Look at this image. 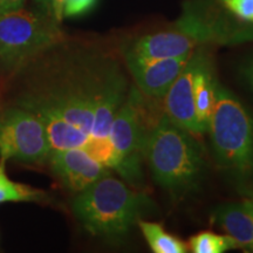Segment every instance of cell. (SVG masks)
I'll use <instances>...</instances> for the list:
<instances>
[{"label": "cell", "instance_id": "cell-4", "mask_svg": "<svg viewBox=\"0 0 253 253\" xmlns=\"http://www.w3.org/2000/svg\"><path fill=\"white\" fill-rule=\"evenodd\" d=\"M144 156L155 182L169 194L182 197L198 188L205 169L201 147L166 114L150 130Z\"/></svg>", "mask_w": 253, "mask_h": 253}, {"label": "cell", "instance_id": "cell-23", "mask_svg": "<svg viewBox=\"0 0 253 253\" xmlns=\"http://www.w3.org/2000/svg\"><path fill=\"white\" fill-rule=\"evenodd\" d=\"M34 1H36V4L39 6L41 11L45 12L46 14H48V8H47V0H34Z\"/></svg>", "mask_w": 253, "mask_h": 253}, {"label": "cell", "instance_id": "cell-16", "mask_svg": "<svg viewBox=\"0 0 253 253\" xmlns=\"http://www.w3.org/2000/svg\"><path fill=\"white\" fill-rule=\"evenodd\" d=\"M138 226L148 245L155 253H185L188 246L177 237L170 235L161 224L138 220Z\"/></svg>", "mask_w": 253, "mask_h": 253}, {"label": "cell", "instance_id": "cell-8", "mask_svg": "<svg viewBox=\"0 0 253 253\" xmlns=\"http://www.w3.org/2000/svg\"><path fill=\"white\" fill-rule=\"evenodd\" d=\"M52 147L45 126L34 113L19 106L0 119V158L45 163Z\"/></svg>", "mask_w": 253, "mask_h": 253}, {"label": "cell", "instance_id": "cell-18", "mask_svg": "<svg viewBox=\"0 0 253 253\" xmlns=\"http://www.w3.org/2000/svg\"><path fill=\"white\" fill-rule=\"evenodd\" d=\"M231 13L242 20L253 23V0H219Z\"/></svg>", "mask_w": 253, "mask_h": 253}, {"label": "cell", "instance_id": "cell-13", "mask_svg": "<svg viewBox=\"0 0 253 253\" xmlns=\"http://www.w3.org/2000/svg\"><path fill=\"white\" fill-rule=\"evenodd\" d=\"M212 220L235 240L237 248L250 250L253 245V194L240 203L219 205Z\"/></svg>", "mask_w": 253, "mask_h": 253}, {"label": "cell", "instance_id": "cell-15", "mask_svg": "<svg viewBox=\"0 0 253 253\" xmlns=\"http://www.w3.org/2000/svg\"><path fill=\"white\" fill-rule=\"evenodd\" d=\"M6 160L0 158V204L7 202H33L41 203L48 199L42 190L12 181L6 173Z\"/></svg>", "mask_w": 253, "mask_h": 253}, {"label": "cell", "instance_id": "cell-22", "mask_svg": "<svg viewBox=\"0 0 253 253\" xmlns=\"http://www.w3.org/2000/svg\"><path fill=\"white\" fill-rule=\"evenodd\" d=\"M26 0H0V14L23 8Z\"/></svg>", "mask_w": 253, "mask_h": 253}, {"label": "cell", "instance_id": "cell-9", "mask_svg": "<svg viewBox=\"0 0 253 253\" xmlns=\"http://www.w3.org/2000/svg\"><path fill=\"white\" fill-rule=\"evenodd\" d=\"M203 45L194 49L188 63L164 95V114L177 126L192 135H202L196 116L194 77L201 60Z\"/></svg>", "mask_w": 253, "mask_h": 253}, {"label": "cell", "instance_id": "cell-1", "mask_svg": "<svg viewBox=\"0 0 253 253\" xmlns=\"http://www.w3.org/2000/svg\"><path fill=\"white\" fill-rule=\"evenodd\" d=\"M42 61L33 69L19 106L43 123L52 151L78 148L114 170L110 129L129 93L118 60L103 53L78 52Z\"/></svg>", "mask_w": 253, "mask_h": 253}, {"label": "cell", "instance_id": "cell-20", "mask_svg": "<svg viewBox=\"0 0 253 253\" xmlns=\"http://www.w3.org/2000/svg\"><path fill=\"white\" fill-rule=\"evenodd\" d=\"M238 75L240 81L253 94V53L240 61L238 66Z\"/></svg>", "mask_w": 253, "mask_h": 253}, {"label": "cell", "instance_id": "cell-14", "mask_svg": "<svg viewBox=\"0 0 253 253\" xmlns=\"http://www.w3.org/2000/svg\"><path fill=\"white\" fill-rule=\"evenodd\" d=\"M218 81L214 75L212 60L209 50L203 47L201 60L194 77V101L196 116L202 134L208 132L216 103Z\"/></svg>", "mask_w": 253, "mask_h": 253}, {"label": "cell", "instance_id": "cell-19", "mask_svg": "<svg viewBox=\"0 0 253 253\" xmlns=\"http://www.w3.org/2000/svg\"><path fill=\"white\" fill-rule=\"evenodd\" d=\"M97 1L99 0H65L63 17L74 18L89 13Z\"/></svg>", "mask_w": 253, "mask_h": 253}, {"label": "cell", "instance_id": "cell-3", "mask_svg": "<svg viewBox=\"0 0 253 253\" xmlns=\"http://www.w3.org/2000/svg\"><path fill=\"white\" fill-rule=\"evenodd\" d=\"M72 207L90 235L118 239L151 210L153 203L143 192L135 191L109 173L77 194Z\"/></svg>", "mask_w": 253, "mask_h": 253}, {"label": "cell", "instance_id": "cell-7", "mask_svg": "<svg viewBox=\"0 0 253 253\" xmlns=\"http://www.w3.org/2000/svg\"><path fill=\"white\" fill-rule=\"evenodd\" d=\"M175 26L199 45H233L253 40V23L242 20L224 5L220 7L217 1H189L183 7V13Z\"/></svg>", "mask_w": 253, "mask_h": 253}, {"label": "cell", "instance_id": "cell-2", "mask_svg": "<svg viewBox=\"0 0 253 253\" xmlns=\"http://www.w3.org/2000/svg\"><path fill=\"white\" fill-rule=\"evenodd\" d=\"M208 131L218 169L240 194L252 195L253 116L219 84Z\"/></svg>", "mask_w": 253, "mask_h": 253}, {"label": "cell", "instance_id": "cell-17", "mask_svg": "<svg viewBox=\"0 0 253 253\" xmlns=\"http://www.w3.org/2000/svg\"><path fill=\"white\" fill-rule=\"evenodd\" d=\"M190 249L195 253H223L237 249V244L230 236L204 231L190 238Z\"/></svg>", "mask_w": 253, "mask_h": 253}, {"label": "cell", "instance_id": "cell-12", "mask_svg": "<svg viewBox=\"0 0 253 253\" xmlns=\"http://www.w3.org/2000/svg\"><path fill=\"white\" fill-rule=\"evenodd\" d=\"M198 46L201 45L188 34L175 30L138 38L123 52V54L147 60L168 59L192 52Z\"/></svg>", "mask_w": 253, "mask_h": 253}, {"label": "cell", "instance_id": "cell-6", "mask_svg": "<svg viewBox=\"0 0 253 253\" xmlns=\"http://www.w3.org/2000/svg\"><path fill=\"white\" fill-rule=\"evenodd\" d=\"M153 108L147 107L140 91L131 88L113 120L110 141L115 154L114 170L131 185H141V164L148 136L161 119L153 121Z\"/></svg>", "mask_w": 253, "mask_h": 253}, {"label": "cell", "instance_id": "cell-10", "mask_svg": "<svg viewBox=\"0 0 253 253\" xmlns=\"http://www.w3.org/2000/svg\"><path fill=\"white\" fill-rule=\"evenodd\" d=\"M192 52L176 58L158 60L137 59L131 56H125V59L126 68L134 78L141 93L150 99H163L188 63Z\"/></svg>", "mask_w": 253, "mask_h": 253}, {"label": "cell", "instance_id": "cell-21", "mask_svg": "<svg viewBox=\"0 0 253 253\" xmlns=\"http://www.w3.org/2000/svg\"><path fill=\"white\" fill-rule=\"evenodd\" d=\"M63 6H65V0H47L48 14L54 19L58 24L62 21Z\"/></svg>", "mask_w": 253, "mask_h": 253}, {"label": "cell", "instance_id": "cell-24", "mask_svg": "<svg viewBox=\"0 0 253 253\" xmlns=\"http://www.w3.org/2000/svg\"><path fill=\"white\" fill-rule=\"evenodd\" d=\"M250 251H252V252H253V245H252V248H251V249H250Z\"/></svg>", "mask_w": 253, "mask_h": 253}, {"label": "cell", "instance_id": "cell-11", "mask_svg": "<svg viewBox=\"0 0 253 253\" xmlns=\"http://www.w3.org/2000/svg\"><path fill=\"white\" fill-rule=\"evenodd\" d=\"M48 163L62 184L75 194L110 173L109 168L78 148L52 151Z\"/></svg>", "mask_w": 253, "mask_h": 253}, {"label": "cell", "instance_id": "cell-5", "mask_svg": "<svg viewBox=\"0 0 253 253\" xmlns=\"http://www.w3.org/2000/svg\"><path fill=\"white\" fill-rule=\"evenodd\" d=\"M63 39L59 24L42 11L19 8L0 14V60L8 71L25 67Z\"/></svg>", "mask_w": 253, "mask_h": 253}]
</instances>
